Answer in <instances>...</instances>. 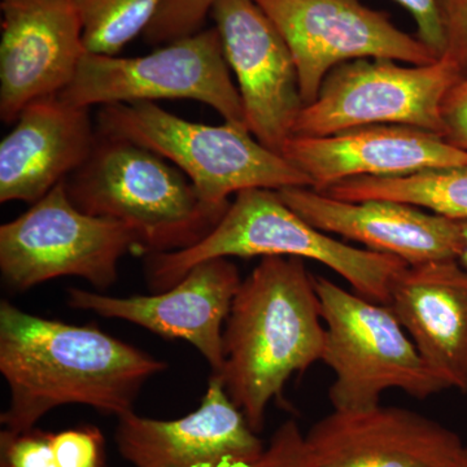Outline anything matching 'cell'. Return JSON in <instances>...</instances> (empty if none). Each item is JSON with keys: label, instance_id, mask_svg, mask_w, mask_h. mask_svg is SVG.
I'll list each match as a JSON object with an SVG mask.
<instances>
[{"label": "cell", "instance_id": "2e32d148", "mask_svg": "<svg viewBox=\"0 0 467 467\" xmlns=\"http://www.w3.org/2000/svg\"><path fill=\"white\" fill-rule=\"evenodd\" d=\"M317 467H453L465 445L450 429L398 407L334 410L306 434Z\"/></svg>", "mask_w": 467, "mask_h": 467}, {"label": "cell", "instance_id": "44dd1931", "mask_svg": "<svg viewBox=\"0 0 467 467\" xmlns=\"http://www.w3.org/2000/svg\"><path fill=\"white\" fill-rule=\"evenodd\" d=\"M90 54L116 57L146 32L164 0H73Z\"/></svg>", "mask_w": 467, "mask_h": 467}, {"label": "cell", "instance_id": "f546056e", "mask_svg": "<svg viewBox=\"0 0 467 467\" xmlns=\"http://www.w3.org/2000/svg\"><path fill=\"white\" fill-rule=\"evenodd\" d=\"M453 467H467V447H463Z\"/></svg>", "mask_w": 467, "mask_h": 467}, {"label": "cell", "instance_id": "4fadbf2b", "mask_svg": "<svg viewBox=\"0 0 467 467\" xmlns=\"http://www.w3.org/2000/svg\"><path fill=\"white\" fill-rule=\"evenodd\" d=\"M241 285L235 264L220 257L198 264L171 288L149 296L115 297L70 287L67 304L101 317L130 322L167 339L186 340L207 359L212 373H220L223 328Z\"/></svg>", "mask_w": 467, "mask_h": 467}, {"label": "cell", "instance_id": "7a4b0ae2", "mask_svg": "<svg viewBox=\"0 0 467 467\" xmlns=\"http://www.w3.org/2000/svg\"><path fill=\"white\" fill-rule=\"evenodd\" d=\"M325 324L315 275L303 259L263 257L242 281L223 328L220 376L252 430L296 373L321 361Z\"/></svg>", "mask_w": 467, "mask_h": 467}, {"label": "cell", "instance_id": "5b68a950", "mask_svg": "<svg viewBox=\"0 0 467 467\" xmlns=\"http://www.w3.org/2000/svg\"><path fill=\"white\" fill-rule=\"evenodd\" d=\"M97 130L168 160L211 204L227 207L230 196L245 190L312 187L306 175L261 144L245 125L198 124L152 101H138L101 107Z\"/></svg>", "mask_w": 467, "mask_h": 467}, {"label": "cell", "instance_id": "6da1fadb", "mask_svg": "<svg viewBox=\"0 0 467 467\" xmlns=\"http://www.w3.org/2000/svg\"><path fill=\"white\" fill-rule=\"evenodd\" d=\"M168 364L104 333L42 318L0 303V373L11 391L5 430H32L52 409L86 405L117 418Z\"/></svg>", "mask_w": 467, "mask_h": 467}, {"label": "cell", "instance_id": "30bf717a", "mask_svg": "<svg viewBox=\"0 0 467 467\" xmlns=\"http://www.w3.org/2000/svg\"><path fill=\"white\" fill-rule=\"evenodd\" d=\"M287 42L304 104L315 101L335 67L356 58H389L410 66L438 57L382 12L359 0H254Z\"/></svg>", "mask_w": 467, "mask_h": 467}, {"label": "cell", "instance_id": "e0dca14e", "mask_svg": "<svg viewBox=\"0 0 467 467\" xmlns=\"http://www.w3.org/2000/svg\"><path fill=\"white\" fill-rule=\"evenodd\" d=\"M278 193L321 232L361 243L408 265L459 259V221L434 212L392 201H340L312 187H285Z\"/></svg>", "mask_w": 467, "mask_h": 467}, {"label": "cell", "instance_id": "ffe728a7", "mask_svg": "<svg viewBox=\"0 0 467 467\" xmlns=\"http://www.w3.org/2000/svg\"><path fill=\"white\" fill-rule=\"evenodd\" d=\"M326 195L346 202L392 201L427 209L451 220H467V165L402 175L353 178L328 187Z\"/></svg>", "mask_w": 467, "mask_h": 467}, {"label": "cell", "instance_id": "7402d4cb", "mask_svg": "<svg viewBox=\"0 0 467 467\" xmlns=\"http://www.w3.org/2000/svg\"><path fill=\"white\" fill-rule=\"evenodd\" d=\"M216 0H164L144 32L152 45L169 43L199 32Z\"/></svg>", "mask_w": 467, "mask_h": 467}, {"label": "cell", "instance_id": "277c9868", "mask_svg": "<svg viewBox=\"0 0 467 467\" xmlns=\"http://www.w3.org/2000/svg\"><path fill=\"white\" fill-rule=\"evenodd\" d=\"M64 184L85 213L130 227L140 254L149 256L198 244L229 208L205 202L180 169L153 150L101 135L88 161Z\"/></svg>", "mask_w": 467, "mask_h": 467}, {"label": "cell", "instance_id": "9a60e30c", "mask_svg": "<svg viewBox=\"0 0 467 467\" xmlns=\"http://www.w3.org/2000/svg\"><path fill=\"white\" fill-rule=\"evenodd\" d=\"M282 155L318 192L353 178L402 177L467 165V150L441 134L404 125L362 126L325 137L294 135Z\"/></svg>", "mask_w": 467, "mask_h": 467}, {"label": "cell", "instance_id": "ba28073f", "mask_svg": "<svg viewBox=\"0 0 467 467\" xmlns=\"http://www.w3.org/2000/svg\"><path fill=\"white\" fill-rule=\"evenodd\" d=\"M58 97L85 109L192 99L217 110L226 122L245 125L241 95L216 27L175 39L146 57L88 52L72 84Z\"/></svg>", "mask_w": 467, "mask_h": 467}, {"label": "cell", "instance_id": "603a6c76", "mask_svg": "<svg viewBox=\"0 0 467 467\" xmlns=\"http://www.w3.org/2000/svg\"><path fill=\"white\" fill-rule=\"evenodd\" d=\"M52 445L58 467H109L106 441L98 427L78 426L52 434Z\"/></svg>", "mask_w": 467, "mask_h": 467}, {"label": "cell", "instance_id": "9c48e42d", "mask_svg": "<svg viewBox=\"0 0 467 467\" xmlns=\"http://www.w3.org/2000/svg\"><path fill=\"white\" fill-rule=\"evenodd\" d=\"M463 75L441 57L423 66L389 58H356L335 67L294 128L299 137H325L371 125H404L444 137L442 104ZM292 135V137H294Z\"/></svg>", "mask_w": 467, "mask_h": 467}, {"label": "cell", "instance_id": "52a82bcc", "mask_svg": "<svg viewBox=\"0 0 467 467\" xmlns=\"http://www.w3.org/2000/svg\"><path fill=\"white\" fill-rule=\"evenodd\" d=\"M133 251L140 254V245L130 227L77 208L64 182L0 226V273L15 291L60 276L107 290L117 281L119 260Z\"/></svg>", "mask_w": 467, "mask_h": 467}, {"label": "cell", "instance_id": "8992f818", "mask_svg": "<svg viewBox=\"0 0 467 467\" xmlns=\"http://www.w3.org/2000/svg\"><path fill=\"white\" fill-rule=\"evenodd\" d=\"M325 324L321 361L334 371V410L377 407L387 389L425 400L447 389L420 358L407 331L383 304L315 276Z\"/></svg>", "mask_w": 467, "mask_h": 467}, {"label": "cell", "instance_id": "484cf974", "mask_svg": "<svg viewBox=\"0 0 467 467\" xmlns=\"http://www.w3.org/2000/svg\"><path fill=\"white\" fill-rule=\"evenodd\" d=\"M444 39L442 57L467 75V0H436Z\"/></svg>", "mask_w": 467, "mask_h": 467}, {"label": "cell", "instance_id": "f1b7e54d", "mask_svg": "<svg viewBox=\"0 0 467 467\" xmlns=\"http://www.w3.org/2000/svg\"><path fill=\"white\" fill-rule=\"evenodd\" d=\"M461 234V251L459 254V263L467 269V220L459 221Z\"/></svg>", "mask_w": 467, "mask_h": 467}, {"label": "cell", "instance_id": "d4e9b609", "mask_svg": "<svg viewBox=\"0 0 467 467\" xmlns=\"http://www.w3.org/2000/svg\"><path fill=\"white\" fill-rule=\"evenodd\" d=\"M252 467H317L306 435L294 420H285Z\"/></svg>", "mask_w": 467, "mask_h": 467}, {"label": "cell", "instance_id": "3957f363", "mask_svg": "<svg viewBox=\"0 0 467 467\" xmlns=\"http://www.w3.org/2000/svg\"><path fill=\"white\" fill-rule=\"evenodd\" d=\"M257 256L318 261L342 275L359 296L383 306L389 304L396 276L408 266L398 257L331 238L288 207L275 190L252 189L236 193L220 223L198 244L150 254L147 281L150 290L161 292L204 261Z\"/></svg>", "mask_w": 467, "mask_h": 467}, {"label": "cell", "instance_id": "ac0fdd59", "mask_svg": "<svg viewBox=\"0 0 467 467\" xmlns=\"http://www.w3.org/2000/svg\"><path fill=\"white\" fill-rule=\"evenodd\" d=\"M98 138L85 107L58 95L29 104L0 143V202L41 201L88 161Z\"/></svg>", "mask_w": 467, "mask_h": 467}, {"label": "cell", "instance_id": "d6986e66", "mask_svg": "<svg viewBox=\"0 0 467 467\" xmlns=\"http://www.w3.org/2000/svg\"><path fill=\"white\" fill-rule=\"evenodd\" d=\"M447 389L467 393V269L457 260L408 265L387 304Z\"/></svg>", "mask_w": 467, "mask_h": 467}, {"label": "cell", "instance_id": "5bb4252c", "mask_svg": "<svg viewBox=\"0 0 467 467\" xmlns=\"http://www.w3.org/2000/svg\"><path fill=\"white\" fill-rule=\"evenodd\" d=\"M116 444L134 467H252L265 451L241 409L212 373L192 413L173 420L119 417Z\"/></svg>", "mask_w": 467, "mask_h": 467}, {"label": "cell", "instance_id": "4316f807", "mask_svg": "<svg viewBox=\"0 0 467 467\" xmlns=\"http://www.w3.org/2000/svg\"><path fill=\"white\" fill-rule=\"evenodd\" d=\"M442 119L445 140L467 150V75L448 92L442 104Z\"/></svg>", "mask_w": 467, "mask_h": 467}, {"label": "cell", "instance_id": "83f0119b", "mask_svg": "<svg viewBox=\"0 0 467 467\" xmlns=\"http://www.w3.org/2000/svg\"><path fill=\"white\" fill-rule=\"evenodd\" d=\"M407 9L417 24L418 38L441 58L444 52V39L439 20L436 0H395Z\"/></svg>", "mask_w": 467, "mask_h": 467}, {"label": "cell", "instance_id": "7c38bea8", "mask_svg": "<svg viewBox=\"0 0 467 467\" xmlns=\"http://www.w3.org/2000/svg\"><path fill=\"white\" fill-rule=\"evenodd\" d=\"M0 11V119L12 124L66 90L88 50L73 0H2Z\"/></svg>", "mask_w": 467, "mask_h": 467}, {"label": "cell", "instance_id": "8fae6325", "mask_svg": "<svg viewBox=\"0 0 467 467\" xmlns=\"http://www.w3.org/2000/svg\"><path fill=\"white\" fill-rule=\"evenodd\" d=\"M209 15L238 82L245 126L282 155L306 107L287 42L254 0H216Z\"/></svg>", "mask_w": 467, "mask_h": 467}, {"label": "cell", "instance_id": "cb8c5ba5", "mask_svg": "<svg viewBox=\"0 0 467 467\" xmlns=\"http://www.w3.org/2000/svg\"><path fill=\"white\" fill-rule=\"evenodd\" d=\"M0 467H58L51 432L36 427L23 432L3 429Z\"/></svg>", "mask_w": 467, "mask_h": 467}]
</instances>
